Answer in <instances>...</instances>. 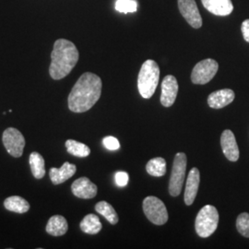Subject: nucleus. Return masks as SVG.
<instances>
[{
	"instance_id": "nucleus-1",
	"label": "nucleus",
	"mask_w": 249,
	"mask_h": 249,
	"mask_svg": "<svg viewBox=\"0 0 249 249\" xmlns=\"http://www.w3.org/2000/svg\"><path fill=\"white\" fill-rule=\"evenodd\" d=\"M103 83L96 74L86 72L73 86L69 95V108L73 113H84L93 107L101 97Z\"/></svg>"
},
{
	"instance_id": "nucleus-2",
	"label": "nucleus",
	"mask_w": 249,
	"mask_h": 249,
	"mask_svg": "<svg viewBox=\"0 0 249 249\" xmlns=\"http://www.w3.org/2000/svg\"><path fill=\"white\" fill-rule=\"evenodd\" d=\"M80 53L72 42L66 39H58L54 42L51 53V65L49 74L53 80H62L75 68L79 61Z\"/></svg>"
},
{
	"instance_id": "nucleus-3",
	"label": "nucleus",
	"mask_w": 249,
	"mask_h": 249,
	"mask_svg": "<svg viewBox=\"0 0 249 249\" xmlns=\"http://www.w3.org/2000/svg\"><path fill=\"white\" fill-rule=\"evenodd\" d=\"M160 79V68L154 60L148 59L143 63L138 77V89L144 99L154 94Z\"/></svg>"
},
{
	"instance_id": "nucleus-4",
	"label": "nucleus",
	"mask_w": 249,
	"mask_h": 249,
	"mask_svg": "<svg viewBox=\"0 0 249 249\" xmlns=\"http://www.w3.org/2000/svg\"><path fill=\"white\" fill-rule=\"evenodd\" d=\"M219 223V213L212 205L204 206L196 215L195 229L198 236L207 238L216 231Z\"/></svg>"
},
{
	"instance_id": "nucleus-5",
	"label": "nucleus",
	"mask_w": 249,
	"mask_h": 249,
	"mask_svg": "<svg viewBox=\"0 0 249 249\" xmlns=\"http://www.w3.org/2000/svg\"><path fill=\"white\" fill-rule=\"evenodd\" d=\"M187 170V155L184 152H178L175 156L172 174L170 178L169 193L171 196L180 195Z\"/></svg>"
},
{
	"instance_id": "nucleus-6",
	"label": "nucleus",
	"mask_w": 249,
	"mask_h": 249,
	"mask_svg": "<svg viewBox=\"0 0 249 249\" xmlns=\"http://www.w3.org/2000/svg\"><path fill=\"white\" fill-rule=\"evenodd\" d=\"M143 212L147 219L156 225H163L168 221L167 209L156 196H147L143 200Z\"/></svg>"
},
{
	"instance_id": "nucleus-7",
	"label": "nucleus",
	"mask_w": 249,
	"mask_h": 249,
	"mask_svg": "<svg viewBox=\"0 0 249 249\" xmlns=\"http://www.w3.org/2000/svg\"><path fill=\"white\" fill-rule=\"evenodd\" d=\"M219 70V64L212 58L201 60L194 67L191 80L194 84L203 85L213 79Z\"/></svg>"
},
{
	"instance_id": "nucleus-8",
	"label": "nucleus",
	"mask_w": 249,
	"mask_h": 249,
	"mask_svg": "<svg viewBox=\"0 0 249 249\" xmlns=\"http://www.w3.org/2000/svg\"><path fill=\"white\" fill-rule=\"evenodd\" d=\"M2 142L12 157H21L25 147V139L19 130L14 127L7 128L2 136Z\"/></svg>"
},
{
	"instance_id": "nucleus-9",
	"label": "nucleus",
	"mask_w": 249,
	"mask_h": 249,
	"mask_svg": "<svg viewBox=\"0 0 249 249\" xmlns=\"http://www.w3.org/2000/svg\"><path fill=\"white\" fill-rule=\"evenodd\" d=\"M178 9L188 24L195 29L202 26V18L195 0H178Z\"/></svg>"
},
{
	"instance_id": "nucleus-10",
	"label": "nucleus",
	"mask_w": 249,
	"mask_h": 249,
	"mask_svg": "<svg viewBox=\"0 0 249 249\" xmlns=\"http://www.w3.org/2000/svg\"><path fill=\"white\" fill-rule=\"evenodd\" d=\"M178 82L175 76L167 75L161 82L160 104L164 107H172L178 96Z\"/></svg>"
},
{
	"instance_id": "nucleus-11",
	"label": "nucleus",
	"mask_w": 249,
	"mask_h": 249,
	"mask_svg": "<svg viewBox=\"0 0 249 249\" xmlns=\"http://www.w3.org/2000/svg\"><path fill=\"white\" fill-rule=\"evenodd\" d=\"M71 190L74 196L83 199H89L97 195L98 188L89 178H80L73 182Z\"/></svg>"
},
{
	"instance_id": "nucleus-12",
	"label": "nucleus",
	"mask_w": 249,
	"mask_h": 249,
	"mask_svg": "<svg viewBox=\"0 0 249 249\" xmlns=\"http://www.w3.org/2000/svg\"><path fill=\"white\" fill-rule=\"evenodd\" d=\"M221 145L223 154L231 161H236L239 159V148L235 137L230 129L223 131L221 136Z\"/></svg>"
},
{
	"instance_id": "nucleus-13",
	"label": "nucleus",
	"mask_w": 249,
	"mask_h": 249,
	"mask_svg": "<svg viewBox=\"0 0 249 249\" xmlns=\"http://www.w3.org/2000/svg\"><path fill=\"white\" fill-rule=\"evenodd\" d=\"M200 182V175L197 168H192L190 170L186 184V190H185V203L187 206L193 204L195 201L198 187Z\"/></svg>"
},
{
	"instance_id": "nucleus-14",
	"label": "nucleus",
	"mask_w": 249,
	"mask_h": 249,
	"mask_svg": "<svg viewBox=\"0 0 249 249\" xmlns=\"http://www.w3.org/2000/svg\"><path fill=\"white\" fill-rule=\"evenodd\" d=\"M234 97L235 94L231 89H219L209 95L208 105L213 109H221L230 105Z\"/></svg>"
},
{
	"instance_id": "nucleus-15",
	"label": "nucleus",
	"mask_w": 249,
	"mask_h": 249,
	"mask_svg": "<svg viewBox=\"0 0 249 249\" xmlns=\"http://www.w3.org/2000/svg\"><path fill=\"white\" fill-rule=\"evenodd\" d=\"M77 171L75 164L69 161L63 163L61 168H51L49 171V177L53 185H60L70 178H72Z\"/></svg>"
},
{
	"instance_id": "nucleus-16",
	"label": "nucleus",
	"mask_w": 249,
	"mask_h": 249,
	"mask_svg": "<svg viewBox=\"0 0 249 249\" xmlns=\"http://www.w3.org/2000/svg\"><path fill=\"white\" fill-rule=\"evenodd\" d=\"M208 11L216 16H228L233 10L231 0H201Z\"/></svg>"
},
{
	"instance_id": "nucleus-17",
	"label": "nucleus",
	"mask_w": 249,
	"mask_h": 249,
	"mask_svg": "<svg viewBox=\"0 0 249 249\" xmlns=\"http://www.w3.org/2000/svg\"><path fill=\"white\" fill-rule=\"evenodd\" d=\"M45 230L53 236H61L69 230L68 222L61 215H53L49 219Z\"/></svg>"
},
{
	"instance_id": "nucleus-18",
	"label": "nucleus",
	"mask_w": 249,
	"mask_h": 249,
	"mask_svg": "<svg viewBox=\"0 0 249 249\" xmlns=\"http://www.w3.org/2000/svg\"><path fill=\"white\" fill-rule=\"evenodd\" d=\"M5 208L16 213H25L30 210V204L25 198L19 196H9L4 201Z\"/></svg>"
},
{
	"instance_id": "nucleus-19",
	"label": "nucleus",
	"mask_w": 249,
	"mask_h": 249,
	"mask_svg": "<svg viewBox=\"0 0 249 249\" xmlns=\"http://www.w3.org/2000/svg\"><path fill=\"white\" fill-rule=\"evenodd\" d=\"M80 229L88 234H96L102 230V223L98 216L95 214H88L80 222Z\"/></svg>"
},
{
	"instance_id": "nucleus-20",
	"label": "nucleus",
	"mask_w": 249,
	"mask_h": 249,
	"mask_svg": "<svg viewBox=\"0 0 249 249\" xmlns=\"http://www.w3.org/2000/svg\"><path fill=\"white\" fill-rule=\"evenodd\" d=\"M29 163L31 166L32 173L36 179H42L45 177V159L40 153L36 151L32 152L30 155Z\"/></svg>"
},
{
	"instance_id": "nucleus-21",
	"label": "nucleus",
	"mask_w": 249,
	"mask_h": 249,
	"mask_svg": "<svg viewBox=\"0 0 249 249\" xmlns=\"http://www.w3.org/2000/svg\"><path fill=\"white\" fill-rule=\"evenodd\" d=\"M146 170L149 175L155 178L163 177L166 174V161L163 158L156 157L148 161Z\"/></svg>"
},
{
	"instance_id": "nucleus-22",
	"label": "nucleus",
	"mask_w": 249,
	"mask_h": 249,
	"mask_svg": "<svg viewBox=\"0 0 249 249\" xmlns=\"http://www.w3.org/2000/svg\"><path fill=\"white\" fill-rule=\"evenodd\" d=\"M66 148L69 153L80 158L88 157L90 153V150L87 145L74 140H68L66 142Z\"/></svg>"
},
{
	"instance_id": "nucleus-23",
	"label": "nucleus",
	"mask_w": 249,
	"mask_h": 249,
	"mask_svg": "<svg viewBox=\"0 0 249 249\" xmlns=\"http://www.w3.org/2000/svg\"><path fill=\"white\" fill-rule=\"evenodd\" d=\"M95 211L102 216H104L111 224L114 225L118 223V216L115 209L107 201L98 202L95 205Z\"/></svg>"
},
{
	"instance_id": "nucleus-24",
	"label": "nucleus",
	"mask_w": 249,
	"mask_h": 249,
	"mask_svg": "<svg viewBox=\"0 0 249 249\" xmlns=\"http://www.w3.org/2000/svg\"><path fill=\"white\" fill-rule=\"evenodd\" d=\"M236 228L241 235L249 238V213H243L236 219Z\"/></svg>"
},
{
	"instance_id": "nucleus-25",
	"label": "nucleus",
	"mask_w": 249,
	"mask_h": 249,
	"mask_svg": "<svg viewBox=\"0 0 249 249\" xmlns=\"http://www.w3.org/2000/svg\"><path fill=\"white\" fill-rule=\"evenodd\" d=\"M116 9L121 13H133L138 9L136 0H116Z\"/></svg>"
},
{
	"instance_id": "nucleus-26",
	"label": "nucleus",
	"mask_w": 249,
	"mask_h": 249,
	"mask_svg": "<svg viewBox=\"0 0 249 249\" xmlns=\"http://www.w3.org/2000/svg\"><path fill=\"white\" fill-rule=\"evenodd\" d=\"M103 143H104V146L109 151H116L120 148V143L118 142V140L112 136L106 137L103 141Z\"/></svg>"
},
{
	"instance_id": "nucleus-27",
	"label": "nucleus",
	"mask_w": 249,
	"mask_h": 249,
	"mask_svg": "<svg viewBox=\"0 0 249 249\" xmlns=\"http://www.w3.org/2000/svg\"><path fill=\"white\" fill-rule=\"evenodd\" d=\"M115 180L118 187H125L128 184L129 177L125 172H117L115 176Z\"/></svg>"
},
{
	"instance_id": "nucleus-28",
	"label": "nucleus",
	"mask_w": 249,
	"mask_h": 249,
	"mask_svg": "<svg viewBox=\"0 0 249 249\" xmlns=\"http://www.w3.org/2000/svg\"><path fill=\"white\" fill-rule=\"evenodd\" d=\"M241 31H242L243 36H244V39L248 43H249V18L243 21L242 27H241Z\"/></svg>"
}]
</instances>
